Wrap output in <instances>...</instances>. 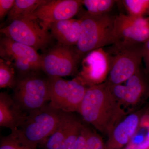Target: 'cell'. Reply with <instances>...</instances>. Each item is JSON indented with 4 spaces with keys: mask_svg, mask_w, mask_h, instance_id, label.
Wrapping results in <instances>:
<instances>
[{
    "mask_svg": "<svg viewBox=\"0 0 149 149\" xmlns=\"http://www.w3.org/2000/svg\"><path fill=\"white\" fill-rule=\"evenodd\" d=\"M78 112L84 121L107 136L128 114L112 93L107 80L88 88Z\"/></svg>",
    "mask_w": 149,
    "mask_h": 149,
    "instance_id": "cell-1",
    "label": "cell"
},
{
    "mask_svg": "<svg viewBox=\"0 0 149 149\" xmlns=\"http://www.w3.org/2000/svg\"><path fill=\"white\" fill-rule=\"evenodd\" d=\"M114 18L109 13L96 15L86 11L82 15L80 37L75 47L81 59L93 50L116 42Z\"/></svg>",
    "mask_w": 149,
    "mask_h": 149,
    "instance_id": "cell-2",
    "label": "cell"
},
{
    "mask_svg": "<svg viewBox=\"0 0 149 149\" xmlns=\"http://www.w3.org/2000/svg\"><path fill=\"white\" fill-rule=\"evenodd\" d=\"M63 112L47 104L27 113L26 119L16 132L11 133L22 143L37 148L39 144L44 143L55 131Z\"/></svg>",
    "mask_w": 149,
    "mask_h": 149,
    "instance_id": "cell-3",
    "label": "cell"
},
{
    "mask_svg": "<svg viewBox=\"0 0 149 149\" xmlns=\"http://www.w3.org/2000/svg\"><path fill=\"white\" fill-rule=\"evenodd\" d=\"M143 46L141 44L118 42L106 51L110 63L107 80L109 83L122 84L140 69L143 58Z\"/></svg>",
    "mask_w": 149,
    "mask_h": 149,
    "instance_id": "cell-4",
    "label": "cell"
},
{
    "mask_svg": "<svg viewBox=\"0 0 149 149\" xmlns=\"http://www.w3.org/2000/svg\"><path fill=\"white\" fill-rule=\"evenodd\" d=\"M13 91V100L27 113L43 107L50 101L47 78L36 72L19 75Z\"/></svg>",
    "mask_w": 149,
    "mask_h": 149,
    "instance_id": "cell-5",
    "label": "cell"
},
{
    "mask_svg": "<svg viewBox=\"0 0 149 149\" xmlns=\"http://www.w3.org/2000/svg\"><path fill=\"white\" fill-rule=\"evenodd\" d=\"M49 29L30 15L14 19L0 32L5 37L38 51L45 49L52 42L53 37Z\"/></svg>",
    "mask_w": 149,
    "mask_h": 149,
    "instance_id": "cell-6",
    "label": "cell"
},
{
    "mask_svg": "<svg viewBox=\"0 0 149 149\" xmlns=\"http://www.w3.org/2000/svg\"><path fill=\"white\" fill-rule=\"evenodd\" d=\"M50 102L56 109L67 113L78 112L89 87L76 76L72 80L48 77Z\"/></svg>",
    "mask_w": 149,
    "mask_h": 149,
    "instance_id": "cell-7",
    "label": "cell"
},
{
    "mask_svg": "<svg viewBox=\"0 0 149 149\" xmlns=\"http://www.w3.org/2000/svg\"><path fill=\"white\" fill-rule=\"evenodd\" d=\"M1 58L7 62L20 75L41 69L42 56L34 48L15 42L6 37L0 41Z\"/></svg>",
    "mask_w": 149,
    "mask_h": 149,
    "instance_id": "cell-8",
    "label": "cell"
},
{
    "mask_svg": "<svg viewBox=\"0 0 149 149\" xmlns=\"http://www.w3.org/2000/svg\"><path fill=\"white\" fill-rule=\"evenodd\" d=\"M42 56L41 69L48 77H61L75 74L81 60L75 47L58 44Z\"/></svg>",
    "mask_w": 149,
    "mask_h": 149,
    "instance_id": "cell-9",
    "label": "cell"
},
{
    "mask_svg": "<svg viewBox=\"0 0 149 149\" xmlns=\"http://www.w3.org/2000/svg\"><path fill=\"white\" fill-rule=\"evenodd\" d=\"M109 56L103 48L88 54L82 60L77 77L88 87L104 83L109 74Z\"/></svg>",
    "mask_w": 149,
    "mask_h": 149,
    "instance_id": "cell-10",
    "label": "cell"
},
{
    "mask_svg": "<svg viewBox=\"0 0 149 149\" xmlns=\"http://www.w3.org/2000/svg\"><path fill=\"white\" fill-rule=\"evenodd\" d=\"M113 31L116 42L144 44L149 39V17L120 13L115 17Z\"/></svg>",
    "mask_w": 149,
    "mask_h": 149,
    "instance_id": "cell-11",
    "label": "cell"
},
{
    "mask_svg": "<svg viewBox=\"0 0 149 149\" xmlns=\"http://www.w3.org/2000/svg\"><path fill=\"white\" fill-rule=\"evenodd\" d=\"M81 5L83 4L81 0H45L32 16L49 29L52 23L72 18Z\"/></svg>",
    "mask_w": 149,
    "mask_h": 149,
    "instance_id": "cell-12",
    "label": "cell"
},
{
    "mask_svg": "<svg viewBox=\"0 0 149 149\" xmlns=\"http://www.w3.org/2000/svg\"><path fill=\"white\" fill-rule=\"evenodd\" d=\"M143 110L133 112L123 118L108 136V149H122L130 143L139 131Z\"/></svg>",
    "mask_w": 149,
    "mask_h": 149,
    "instance_id": "cell-13",
    "label": "cell"
},
{
    "mask_svg": "<svg viewBox=\"0 0 149 149\" xmlns=\"http://www.w3.org/2000/svg\"><path fill=\"white\" fill-rule=\"evenodd\" d=\"M27 113L19 107L13 97L6 92L0 93V126L16 132L27 118Z\"/></svg>",
    "mask_w": 149,
    "mask_h": 149,
    "instance_id": "cell-14",
    "label": "cell"
},
{
    "mask_svg": "<svg viewBox=\"0 0 149 149\" xmlns=\"http://www.w3.org/2000/svg\"><path fill=\"white\" fill-rule=\"evenodd\" d=\"M49 29L58 44L75 47L80 37V20L72 18L56 22L50 25Z\"/></svg>",
    "mask_w": 149,
    "mask_h": 149,
    "instance_id": "cell-15",
    "label": "cell"
},
{
    "mask_svg": "<svg viewBox=\"0 0 149 149\" xmlns=\"http://www.w3.org/2000/svg\"><path fill=\"white\" fill-rule=\"evenodd\" d=\"M126 93L122 104L135 106L149 96V81L139 69L125 82Z\"/></svg>",
    "mask_w": 149,
    "mask_h": 149,
    "instance_id": "cell-16",
    "label": "cell"
},
{
    "mask_svg": "<svg viewBox=\"0 0 149 149\" xmlns=\"http://www.w3.org/2000/svg\"><path fill=\"white\" fill-rule=\"evenodd\" d=\"M77 118L72 113L63 112L57 128L44 143L45 149H63L68 134Z\"/></svg>",
    "mask_w": 149,
    "mask_h": 149,
    "instance_id": "cell-17",
    "label": "cell"
},
{
    "mask_svg": "<svg viewBox=\"0 0 149 149\" xmlns=\"http://www.w3.org/2000/svg\"><path fill=\"white\" fill-rule=\"evenodd\" d=\"M45 1V0H15L13 7L7 15L6 22L8 24L19 17L32 15L38 7Z\"/></svg>",
    "mask_w": 149,
    "mask_h": 149,
    "instance_id": "cell-18",
    "label": "cell"
},
{
    "mask_svg": "<svg viewBox=\"0 0 149 149\" xmlns=\"http://www.w3.org/2000/svg\"><path fill=\"white\" fill-rule=\"evenodd\" d=\"M116 1L114 0H83L88 13L93 15H101L108 13Z\"/></svg>",
    "mask_w": 149,
    "mask_h": 149,
    "instance_id": "cell-19",
    "label": "cell"
},
{
    "mask_svg": "<svg viewBox=\"0 0 149 149\" xmlns=\"http://www.w3.org/2000/svg\"><path fill=\"white\" fill-rule=\"evenodd\" d=\"M122 2L130 16L145 17L149 14V0H124Z\"/></svg>",
    "mask_w": 149,
    "mask_h": 149,
    "instance_id": "cell-20",
    "label": "cell"
},
{
    "mask_svg": "<svg viewBox=\"0 0 149 149\" xmlns=\"http://www.w3.org/2000/svg\"><path fill=\"white\" fill-rule=\"evenodd\" d=\"M14 68L7 62L0 59V88H13L16 84Z\"/></svg>",
    "mask_w": 149,
    "mask_h": 149,
    "instance_id": "cell-21",
    "label": "cell"
},
{
    "mask_svg": "<svg viewBox=\"0 0 149 149\" xmlns=\"http://www.w3.org/2000/svg\"><path fill=\"white\" fill-rule=\"evenodd\" d=\"M86 149H108L106 144L97 132L84 125Z\"/></svg>",
    "mask_w": 149,
    "mask_h": 149,
    "instance_id": "cell-22",
    "label": "cell"
},
{
    "mask_svg": "<svg viewBox=\"0 0 149 149\" xmlns=\"http://www.w3.org/2000/svg\"><path fill=\"white\" fill-rule=\"evenodd\" d=\"M83 125L81 121L77 118L68 134L63 149H74Z\"/></svg>",
    "mask_w": 149,
    "mask_h": 149,
    "instance_id": "cell-23",
    "label": "cell"
},
{
    "mask_svg": "<svg viewBox=\"0 0 149 149\" xmlns=\"http://www.w3.org/2000/svg\"><path fill=\"white\" fill-rule=\"evenodd\" d=\"M0 149H37L24 145L19 141L15 134L11 133L8 136L1 137Z\"/></svg>",
    "mask_w": 149,
    "mask_h": 149,
    "instance_id": "cell-24",
    "label": "cell"
},
{
    "mask_svg": "<svg viewBox=\"0 0 149 149\" xmlns=\"http://www.w3.org/2000/svg\"><path fill=\"white\" fill-rule=\"evenodd\" d=\"M15 2V0H0V19L8 15Z\"/></svg>",
    "mask_w": 149,
    "mask_h": 149,
    "instance_id": "cell-25",
    "label": "cell"
},
{
    "mask_svg": "<svg viewBox=\"0 0 149 149\" xmlns=\"http://www.w3.org/2000/svg\"><path fill=\"white\" fill-rule=\"evenodd\" d=\"M141 129H145L149 131V109L145 110L141 116L139 130Z\"/></svg>",
    "mask_w": 149,
    "mask_h": 149,
    "instance_id": "cell-26",
    "label": "cell"
},
{
    "mask_svg": "<svg viewBox=\"0 0 149 149\" xmlns=\"http://www.w3.org/2000/svg\"><path fill=\"white\" fill-rule=\"evenodd\" d=\"M84 125H83L80 136L77 139L74 149H86V141Z\"/></svg>",
    "mask_w": 149,
    "mask_h": 149,
    "instance_id": "cell-27",
    "label": "cell"
},
{
    "mask_svg": "<svg viewBox=\"0 0 149 149\" xmlns=\"http://www.w3.org/2000/svg\"><path fill=\"white\" fill-rule=\"evenodd\" d=\"M143 56L144 62L149 59V39L143 46Z\"/></svg>",
    "mask_w": 149,
    "mask_h": 149,
    "instance_id": "cell-28",
    "label": "cell"
},
{
    "mask_svg": "<svg viewBox=\"0 0 149 149\" xmlns=\"http://www.w3.org/2000/svg\"><path fill=\"white\" fill-rule=\"evenodd\" d=\"M146 64V72L147 74H149V59L146 61L145 62Z\"/></svg>",
    "mask_w": 149,
    "mask_h": 149,
    "instance_id": "cell-29",
    "label": "cell"
}]
</instances>
